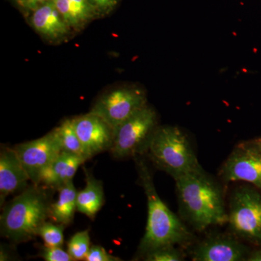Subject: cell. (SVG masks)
<instances>
[{"label": "cell", "mask_w": 261, "mask_h": 261, "mask_svg": "<svg viewBox=\"0 0 261 261\" xmlns=\"http://www.w3.org/2000/svg\"><path fill=\"white\" fill-rule=\"evenodd\" d=\"M185 219L197 231L228 222L221 187L200 169L175 180Z\"/></svg>", "instance_id": "6da1fadb"}, {"label": "cell", "mask_w": 261, "mask_h": 261, "mask_svg": "<svg viewBox=\"0 0 261 261\" xmlns=\"http://www.w3.org/2000/svg\"><path fill=\"white\" fill-rule=\"evenodd\" d=\"M136 158L140 184L147 197L148 207L147 226L139 246V255L143 257L159 247L190 243L192 233L160 198L145 161Z\"/></svg>", "instance_id": "7a4b0ae2"}, {"label": "cell", "mask_w": 261, "mask_h": 261, "mask_svg": "<svg viewBox=\"0 0 261 261\" xmlns=\"http://www.w3.org/2000/svg\"><path fill=\"white\" fill-rule=\"evenodd\" d=\"M49 191L39 185L24 189L8 202L0 218L2 236L15 244L25 243L38 236V231L49 218Z\"/></svg>", "instance_id": "3957f363"}, {"label": "cell", "mask_w": 261, "mask_h": 261, "mask_svg": "<svg viewBox=\"0 0 261 261\" xmlns=\"http://www.w3.org/2000/svg\"><path fill=\"white\" fill-rule=\"evenodd\" d=\"M146 153L155 167L175 180L202 168L188 137L178 127L156 128Z\"/></svg>", "instance_id": "277c9868"}, {"label": "cell", "mask_w": 261, "mask_h": 261, "mask_svg": "<svg viewBox=\"0 0 261 261\" xmlns=\"http://www.w3.org/2000/svg\"><path fill=\"white\" fill-rule=\"evenodd\" d=\"M157 114L148 105L140 108L115 130L111 150L117 159L137 157L146 153L155 130Z\"/></svg>", "instance_id": "5b68a950"}, {"label": "cell", "mask_w": 261, "mask_h": 261, "mask_svg": "<svg viewBox=\"0 0 261 261\" xmlns=\"http://www.w3.org/2000/svg\"><path fill=\"white\" fill-rule=\"evenodd\" d=\"M228 222L237 236L252 243H261V195L244 186L233 192Z\"/></svg>", "instance_id": "8992f818"}, {"label": "cell", "mask_w": 261, "mask_h": 261, "mask_svg": "<svg viewBox=\"0 0 261 261\" xmlns=\"http://www.w3.org/2000/svg\"><path fill=\"white\" fill-rule=\"evenodd\" d=\"M147 96L143 89L136 87H119L103 94L90 113L102 118L113 130L144 107Z\"/></svg>", "instance_id": "52a82bcc"}, {"label": "cell", "mask_w": 261, "mask_h": 261, "mask_svg": "<svg viewBox=\"0 0 261 261\" xmlns=\"http://www.w3.org/2000/svg\"><path fill=\"white\" fill-rule=\"evenodd\" d=\"M220 174L226 182L246 181L261 190V141L237 145Z\"/></svg>", "instance_id": "ba28073f"}, {"label": "cell", "mask_w": 261, "mask_h": 261, "mask_svg": "<svg viewBox=\"0 0 261 261\" xmlns=\"http://www.w3.org/2000/svg\"><path fill=\"white\" fill-rule=\"evenodd\" d=\"M14 149L29 178L35 185L40 184L42 171L62 152L54 130L37 140L19 144Z\"/></svg>", "instance_id": "9c48e42d"}, {"label": "cell", "mask_w": 261, "mask_h": 261, "mask_svg": "<svg viewBox=\"0 0 261 261\" xmlns=\"http://www.w3.org/2000/svg\"><path fill=\"white\" fill-rule=\"evenodd\" d=\"M73 122L89 159L112 147L114 130L100 117L89 113L73 118Z\"/></svg>", "instance_id": "30bf717a"}, {"label": "cell", "mask_w": 261, "mask_h": 261, "mask_svg": "<svg viewBox=\"0 0 261 261\" xmlns=\"http://www.w3.org/2000/svg\"><path fill=\"white\" fill-rule=\"evenodd\" d=\"M248 252L236 239L217 235L206 239L192 252L195 261H241L247 260Z\"/></svg>", "instance_id": "8fae6325"}, {"label": "cell", "mask_w": 261, "mask_h": 261, "mask_svg": "<svg viewBox=\"0 0 261 261\" xmlns=\"http://www.w3.org/2000/svg\"><path fill=\"white\" fill-rule=\"evenodd\" d=\"M30 180L14 148L3 147L0 153V202L8 195L23 190Z\"/></svg>", "instance_id": "7c38bea8"}, {"label": "cell", "mask_w": 261, "mask_h": 261, "mask_svg": "<svg viewBox=\"0 0 261 261\" xmlns=\"http://www.w3.org/2000/svg\"><path fill=\"white\" fill-rule=\"evenodd\" d=\"M31 21L40 35L51 41L64 39L72 29L62 18L53 0L34 10Z\"/></svg>", "instance_id": "4fadbf2b"}, {"label": "cell", "mask_w": 261, "mask_h": 261, "mask_svg": "<svg viewBox=\"0 0 261 261\" xmlns=\"http://www.w3.org/2000/svg\"><path fill=\"white\" fill-rule=\"evenodd\" d=\"M85 161L78 156L61 152L42 171L40 184L48 188L58 190L68 182L73 181L77 169Z\"/></svg>", "instance_id": "5bb4252c"}, {"label": "cell", "mask_w": 261, "mask_h": 261, "mask_svg": "<svg viewBox=\"0 0 261 261\" xmlns=\"http://www.w3.org/2000/svg\"><path fill=\"white\" fill-rule=\"evenodd\" d=\"M86 187L77 194V211L94 219L105 202L102 182L94 178L89 170L84 168Z\"/></svg>", "instance_id": "9a60e30c"}, {"label": "cell", "mask_w": 261, "mask_h": 261, "mask_svg": "<svg viewBox=\"0 0 261 261\" xmlns=\"http://www.w3.org/2000/svg\"><path fill=\"white\" fill-rule=\"evenodd\" d=\"M58 200L51 203L49 218L58 224L68 226L73 221L77 211V192L73 181L68 182L58 190Z\"/></svg>", "instance_id": "2e32d148"}, {"label": "cell", "mask_w": 261, "mask_h": 261, "mask_svg": "<svg viewBox=\"0 0 261 261\" xmlns=\"http://www.w3.org/2000/svg\"><path fill=\"white\" fill-rule=\"evenodd\" d=\"M53 130L59 142L62 152L78 156L84 161L89 160L75 132L73 118L65 120L59 126Z\"/></svg>", "instance_id": "e0dca14e"}, {"label": "cell", "mask_w": 261, "mask_h": 261, "mask_svg": "<svg viewBox=\"0 0 261 261\" xmlns=\"http://www.w3.org/2000/svg\"><path fill=\"white\" fill-rule=\"evenodd\" d=\"M89 229L75 233L68 243V252L74 260H85L90 249Z\"/></svg>", "instance_id": "ac0fdd59"}, {"label": "cell", "mask_w": 261, "mask_h": 261, "mask_svg": "<svg viewBox=\"0 0 261 261\" xmlns=\"http://www.w3.org/2000/svg\"><path fill=\"white\" fill-rule=\"evenodd\" d=\"M64 225L55 224L46 221L39 228L38 236L42 238L44 245L47 246L62 247L64 243Z\"/></svg>", "instance_id": "d6986e66"}, {"label": "cell", "mask_w": 261, "mask_h": 261, "mask_svg": "<svg viewBox=\"0 0 261 261\" xmlns=\"http://www.w3.org/2000/svg\"><path fill=\"white\" fill-rule=\"evenodd\" d=\"M144 260L147 261H180L185 260L183 255L174 246L159 247L146 254Z\"/></svg>", "instance_id": "ffe728a7"}, {"label": "cell", "mask_w": 261, "mask_h": 261, "mask_svg": "<svg viewBox=\"0 0 261 261\" xmlns=\"http://www.w3.org/2000/svg\"><path fill=\"white\" fill-rule=\"evenodd\" d=\"M62 18L71 29H79L83 27L84 23L76 13L70 6L68 0H53Z\"/></svg>", "instance_id": "44dd1931"}, {"label": "cell", "mask_w": 261, "mask_h": 261, "mask_svg": "<svg viewBox=\"0 0 261 261\" xmlns=\"http://www.w3.org/2000/svg\"><path fill=\"white\" fill-rule=\"evenodd\" d=\"M70 6L80 17L82 23L86 24L91 19L99 14L89 0H68Z\"/></svg>", "instance_id": "7402d4cb"}, {"label": "cell", "mask_w": 261, "mask_h": 261, "mask_svg": "<svg viewBox=\"0 0 261 261\" xmlns=\"http://www.w3.org/2000/svg\"><path fill=\"white\" fill-rule=\"evenodd\" d=\"M39 257L46 261H73L68 252H65L61 247H49L44 245L40 248Z\"/></svg>", "instance_id": "603a6c76"}, {"label": "cell", "mask_w": 261, "mask_h": 261, "mask_svg": "<svg viewBox=\"0 0 261 261\" xmlns=\"http://www.w3.org/2000/svg\"><path fill=\"white\" fill-rule=\"evenodd\" d=\"M85 260L87 261H118L121 259L113 256L106 251L104 247L93 245L89 249Z\"/></svg>", "instance_id": "cb8c5ba5"}, {"label": "cell", "mask_w": 261, "mask_h": 261, "mask_svg": "<svg viewBox=\"0 0 261 261\" xmlns=\"http://www.w3.org/2000/svg\"><path fill=\"white\" fill-rule=\"evenodd\" d=\"M99 13H108L118 5L120 0H89Z\"/></svg>", "instance_id": "d4e9b609"}, {"label": "cell", "mask_w": 261, "mask_h": 261, "mask_svg": "<svg viewBox=\"0 0 261 261\" xmlns=\"http://www.w3.org/2000/svg\"><path fill=\"white\" fill-rule=\"evenodd\" d=\"M49 1H50V0H27L24 7L27 8V9L34 11V10L37 9L41 5H44V3Z\"/></svg>", "instance_id": "484cf974"}, {"label": "cell", "mask_w": 261, "mask_h": 261, "mask_svg": "<svg viewBox=\"0 0 261 261\" xmlns=\"http://www.w3.org/2000/svg\"><path fill=\"white\" fill-rule=\"evenodd\" d=\"M247 260L261 261V250H257V251L252 252L247 257Z\"/></svg>", "instance_id": "4316f807"}, {"label": "cell", "mask_w": 261, "mask_h": 261, "mask_svg": "<svg viewBox=\"0 0 261 261\" xmlns=\"http://www.w3.org/2000/svg\"><path fill=\"white\" fill-rule=\"evenodd\" d=\"M17 2L21 5V6H25V2H27V0H16Z\"/></svg>", "instance_id": "83f0119b"}]
</instances>
